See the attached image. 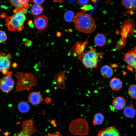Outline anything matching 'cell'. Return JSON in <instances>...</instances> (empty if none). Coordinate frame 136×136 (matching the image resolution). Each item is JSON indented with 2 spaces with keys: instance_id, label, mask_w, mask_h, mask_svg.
Listing matches in <instances>:
<instances>
[{
  "instance_id": "6da1fadb",
  "label": "cell",
  "mask_w": 136,
  "mask_h": 136,
  "mask_svg": "<svg viewBox=\"0 0 136 136\" xmlns=\"http://www.w3.org/2000/svg\"><path fill=\"white\" fill-rule=\"evenodd\" d=\"M73 22L75 29L81 32L91 33L94 31L96 27L94 20L92 17L81 12L77 13Z\"/></svg>"
},
{
  "instance_id": "7a4b0ae2",
  "label": "cell",
  "mask_w": 136,
  "mask_h": 136,
  "mask_svg": "<svg viewBox=\"0 0 136 136\" xmlns=\"http://www.w3.org/2000/svg\"><path fill=\"white\" fill-rule=\"evenodd\" d=\"M15 76L17 80L15 92L28 91L37 85L38 80L33 73L18 72Z\"/></svg>"
},
{
  "instance_id": "3957f363",
  "label": "cell",
  "mask_w": 136,
  "mask_h": 136,
  "mask_svg": "<svg viewBox=\"0 0 136 136\" xmlns=\"http://www.w3.org/2000/svg\"><path fill=\"white\" fill-rule=\"evenodd\" d=\"M104 54L97 52L94 48L91 46L89 50L85 52H83L79 55L78 58L86 68L92 69L97 68L99 59Z\"/></svg>"
},
{
  "instance_id": "277c9868",
  "label": "cell",
  "mask_w": 136,
  "mask_h": 136,
  "mask_svg": "<svg viewBox=\"0 0 136 136\" xmlns=\"http://www.w3.org/2000/svg\"><path fill=\"white\" fill-rule=\"evenodd\" d=\"M13 12L14 14L13 15L6 19V26L10 31H19L23 29L26 17L21 11L15 9Z\"/></svg>"
},
{
  "instance_id": "5b68a950",
  "label": "cell",
  "mask_w": 136,
  "mask_h": 136,
  "mask_svg": "<svg viewBox=\"0 0 136 136\" xmlns=\"http://www.w3.org/2000/svg\"><path fill=\"white\" fill-rule=\"evenodd\" d=\"M69 129L73 134L82 136L88 134L89 128L86 119L80 118L72 121L70 124Z\"/></svg>"
},
{
  "instance_id": "8992f818",
  "label": "cell",
  "mask_w": 136,
  "mask_h": 136,
  "mask_svg": "<svg viewBox=\"0 0 136 136\" xmlns=\"http://www.w3.org/2000/svg\"><path fill=\"white\" fill-rule=\"evenodd\" d=\"M12 73L9 72L0 79V89L3 92L8 93L13 89L14 81L12 78Z\"/></svg>"
},
{
  "instance_id": "52a82bcc",
  "label": "cell",
  "mask_w": 136,
  "mask_h": 136,
  "mask_svg": "<svg viewBox=\"0 0 136 136\" xmlns=\"http://www.w3.org/2000/svg\"><path fill=\"white\" fill-rule=\"evenodd\" d=\"M11 54H6L2 52H0V72L4 75H6L9 72L11 65Z\"/></svg>"
},
{
  "instance_id": "ba28073f",
  "label": "cell",
  "mask_w": 136,
  "mask_h": 136,
  "mask_svg": "<svg viewBox=\"0 0 136 136\" xmlns=\"http://www.w3.org/2000/svg\"><path fill=\"white\" fill-rule=\"evenodd\" d=\"M136 47L133 50H129L124 55L123 59L129 67L136 69Z\"/></svg>"
},
{
  "instance_id": "9c48e42d",
  "label": "cell",
  "mask_w": 136,
  "mask_h": 136,
  "mask_svg": "<svg viewBox=\"0 0 136 136\" xmlns=\"http://www.w3.org/2000/svg\"><path fill=\"white\" fill-rule=\"evenodd\" d=\"M65 71H60L59 72L55 74L54 77V81L56 86L59 89H64L66 88L65 79Z\"/></svg>"
},
{
  "instance_id": "30bf717a",
  "label": "cell",
  "mask_w": 136,
  "mask_h": 136,
  "mask_svg": "<svg viewBox=\"0 0 136 136\" xmlns=\"http://www.w3.org/2000/svg\"><path fill=\"white\" fill-rule=\"evenodd\" d=\"M34 24L35 27L40 31L45 29L47 27L48 20L44 15H41L36 18L34 20Z\"/></svg>"
},
{
  "instance_id": "8fae6325",
  "label": "cell",
  "mask_w": 136,
  "mask_h": 136,
  "mask_svg": "<svg viewBox=\"0 0 136 136\" xmlns=\"http://www.w3.org/2000/svg\"><path fill=\"white\" fill-rule=\"evenodd\" d=\"M98 136H121L120 132L115 126L104 128L98 133Z\"/></svg>"
},
{
  "instance_id": "7c38bea8",
  "label": "cell",
  "mask_w": 136,
  "mask_h": 136,
  "mask_svg": "<svg viewBox=\"0 0 136 136\" xmlns=\"http://www.w3.org/2000/svg\"><path fill=\"white\" fill-rule=\"evenodd\" d=\"M22 130L29 133L31 135L37 131L33 121L28 119L23 121L21 125Z\"/></svg>"
},
{
  "instance_id": "4fadbf2b",
  "label": "cell",
  "mask_w": 136,
  "mask_h": 136,
  "mask_svg": "<svg viewBox=\"0 0 136 136\" xmlns=\"http://www.w3.org/2000/svg\"><path fill=\"white\" fill-rule=\"evenodd\" d=\"M43 99L42 94L39 92L37 91L30 93L28 96L29 101L34 105L40 104L43 101Z\"/></svg>"
},
{
  "instance_id": "5bb4252c",
  "label": "cell",
  "mask_w": 136,
  "mask_h": 136,
  "mask_svg": "<svg viewBox=\"0 0 136 136\" xmlns=\"http://www.w3.org/2000/svg\"><path fill=\"white\" fill-rule=\"evenodd\" d=\"M30 1L27 0H9V3L14 7L16 9L21 11L24 9L29 8V2Z\"/></svg>"
},
{
  "instance_id": "9a60e30c",
  "label": "cell",
  "mask_w": 136,
  "mask_h": 136,
  "mask_svg": "<svg viewBox=\"0 0 136 136\" xmlns=\"http://www.w3.org/2000/svg\"><path fill=\"white\" fill-rule=\"evenodd\" d=\"M126 101L125 98L121 96L115 97L112 102V105L114 109L117 110H121L126 106Z\"/></svg>"
},
{
  "instance_id": "2e32d148",
  "label": "cell",
  "mask_w": 136,
  "mask_h": 136,
  "mask_svg": "<svg viewBox=\"0 0 136 136\" xmlns=\"http://www.w3.org/2000/svg\"><path fill=\"white\" fill-rule=\"evenodd\" d=\"M110 86L113 90L118 91L120 90L123 86V82L119 78L114 77L111 79L110 82Z\"/></svg>"
},
{
  "instance_id": "e0dca14e",
  "label": "cell",
  "mask_w": 136,
  "mask_h": 136,
  "mask_svg": "<svg viewBox=\"0 0 136 136\" xmlns=\"http://www.w3.org/2000/svg\"><path fill=\"white\" fill-rule=\"evenodd\" d=\"M123 113L124 116L129 118H134L135 115L136 110L132 105L126 106L124 108Z\"/></svg>"
},
{
  "instance_id": "ac0fdd59",
  "label": "cell",
  "mask_w": 136,
  "mask_h": 136,
  "mask_svg": "<svg viewBox=\"0 0 136 136\" xmlns=\"http://www.w3.org/2000/svg\"><path fill=\"white\" fill-rule=\"evenodd\" d=\"M100 72L102 76L105 78H110L113 74V69L110 66L107 65H104L101 67Z\"/></svg>"
},
{
  "instance_id": "d6986e66",
  "label": "cell",
  "mask_w": 136,
  "mask_h": 136,
  "mask_svg": "<svg viewBox=\"0 0 136 136\" xmlns=\"http://www.w3.org/2000/svg\"><path fill=\"white\" fill-rule=\"evenodd\" d=\"M106 38L105 36L101 33L97 34L94 39L95 45L98 47H101L104 46L106 43Z\"/></svg>"
},
{
  "instance_id": "ffe728a7",
  "label": "cell",
  "mask_w": 136,
  "mask_h": 136,
  "mask_svg": "<svg viewBox=\"0 0 136 136\" xmlns=\"http://www.w3.org/2000/svg\"><path fill=\"white\" fill-rule=\"evenodd\" d=\"M44 10L43 7L41 5L34 4L32 6L30 10L31 14L37 16L40 15Z\"/></svg>"
},
{
  "instance_id": "44dd1931",
  "label": "cell",
  "mask_w": 136,
  "mask_h": 136,
  "mask_svg": "<svg viewBox=\"0 0 136 136\" xmlns=\"http://www.w3.org/2000/svg\"><path fill=\"white\" fill-rule=\"evenodd\" d=\"M103 115L100 113L95 114L93 117L92 123L94 126L100 125L104 120Z\"/></svg>"
},
{
  "instance_id": "7402d4cb",
  "label": "cell",
  "mask_w": 136,
  "mask_h": 136,
  "mask_svg": "<svg viewBox=\"0 0 136 136\" xmlns=\"http://www.w3.org/2000/svg\"><path fill=\"white\" fill-rule=\"evenodd\" d=\"M121 3L127 9V12L129 13L131 15L133 14L134 11L135 10L136 8L132 6L131 0H122L121 1Z\"/></svg>"
},
{
  "instance_id": "603a6c76",
  "label": "cell",
  "mask_w": 136,
  "mask_h": 136,
  "mask_svg": "<svg viewBox=\"0 0 136 136\" xmlns=\"http://www.w3.org/2000/svg\"><path fill=\"white\" fill-rule=\"evenodd\" d=\"M17 107L19 111L23 113L28 112L30 109L29 104L24 101L20 102L18 105Z\"/></svg>"
},
{
  "instance_id": "cb8c5ba5",
  "label": "cell",
  "mask_w": 136,
  "mask_h": 136,
  "mask_svg": "<svg viewBox=\"0 0 136 136\" xmlns=\"http://www.w3.org/2000/svg\"><path fill=\"white\" fill-rule=\"evenodd\" d=\"M84 43L81 45V44H77L75 45L74 48L72 49V52L70 53L74 55H80L83 52L85 47Z\"/></svg>"
},
{
  "instance_id": "d4e9b609",
  "label": "cell",
  "mask_w": 136,
  "mask_h": 136,
  "mask_svg": "<svg viewBox=\"0 0 136 136\" xmlns=\"http://www.w3.org/2000/svg\"><path fill=\"white\" fill-rule=\"evenodd\" d=\"M76 15V14L74 11H68L65 13L64 17L66 22H72L73 21Z\"/></svg>"
},
{
  "instance_id": "484cf974",
  "label": "cell",
  "mask_w": 136,
  "mask_h": 136,
  "mask_svg": "<svg viewBox=\"0 0 136 136\" xmlns=\"http://www.w3.org/2000/svg\"><path fill=\"white\" fill-rule=\"evenodd\" d=\"M136 85L132 84L129 87L128 90V93L130 98L132 99L136 98Z\"/></svg>"
},
{
  "instance_id": "4316f807",
  "label": "cell",
  "mask_w": 136,
  "mask_h": 136,
  "mask_svg": "<svg viewBox=\"0 0 136 136\" xmlns=\"http://www.w3.org/2000/svg\"><path fill=\"white\" fill-rule=\"evenodd\" d=\"M7 38L6 33L3 31L0 30V43L5 42L7 39Z\"/></svg>"
},
{
  "instance_id": "83f0119b",
  "label": "cell",
  "mask_w": 136,
  "mask_h": 136,
  "mask_svg": "<svg viewBox=\"0 0 136 136\" xmlns=\"http://www.w3.org/2000/svg\"><path fill=\"white\" fill-rule=\"evenodd\" d=\"M29 133L22 130L20 132L14 134L13 136H31Z\"/></svg>"
},
{
  "instance_id": "f1b7e54d",
  "label": "cell",
  "mask_w": 136,
  "mask_h": 136,
  "mask_svg": "<svg viewBox=\"0 0 136 136\" xmlns=\"http://www.w3.org/2000/svg\"><path fill=\"white\" fill-rule=\"evenodd\" d=\"M89 0H78V4L80 6H84L87 5L89 3Z\"/></svg>"
},
{
  "instance_id": "f546056e",
  "label": "cell",
  "mask_w": 136,
  "mask_h": 136,
  "mask_svg": "<svg viewBox=\"0 0 136 136\" xmlns=\"http://www.w3.org/2000/svg\"><path fill=\"white\" fill-rule=\"evenodd\" d=\"M33 2L35 4L40 5H41L45 1V0H33Z\"/></svg>"
},
{
  "instance_id": "4dcf8cb0",
  "label": "cell",
  "mask_w": 136,
  "mask_h": 136,
  "mask_svg": "<svg viewBox=\"0 0 136 136\" xmlns=\"http://www.w3.org/2000/svg\"><path fill=\"white\" fill-rule=\"evenodd\" d=\"M45 135L46 136H62L58 132L55 134L48 133L47 135Z\"/></svg>"
},
{
  "instance_id": "1f68e13d",
  "label": "cell",
  "mask_w": 136,
  "mask_h": 136,
  "mask_svg": "<svg viewBox=\"0 0 136 136\" xmlns=\"http://www.w3.org/2000/svg\"><path fill=\"white\" fill-rule=\"evenodd\" d=\"M31 44V41L28 40L26 41L25 42V45L27 46H30Z\"/></svg>"
},
{
  "instance_id": "d6a6232c",
  "label": "cell",
  "mask_w": 136,
  "mask_h": 136,
  "mask_svg": "<svg viewBox=\"0 0 136 136\" xmlns=\"http://www.w3.org/2000/svg\"><path fill=\"white\" fill-rule=\"evenodd\" d=\"M28 25L30 27L32 28L34 26L31 20H30L28 22Z\"/></svg>"
},
{
  "instance_id": "836d02e7",
  "label": "cell",
  "mask_w": 136,
  "mask_h": 136,
  "mask_svg": "<svg viewBox=\"0 0 136 136\" xmlns=\"http://www.w3.org/2000/svg\"><path fill=\"white\" fill-rule=\"evenodd\" d=\"M45 101V102L47 104L50 103L51 101L50 99L48 98H46Z\"/></svg>"
},
{
  "instance_id": "e575fe53",
  "label": "cell",
  "mask_w": 136,
  "mask_h": 136,
  "mask_svg": "<svg viewBox=\"0 0 136 136\" xmlns=\"http://www.w3.org/2000/svg\"><path fill=\"white\" fill-rule=\"evenodd\" d=\"M53 1L55 2H58L60 3H62L63 2V0H54Z\"/></svg>"
},
{
  "instance_id": "d590c367",
  "label": "cell",
  "mask_w": 136,
  "mask_h": 136,
  "mask_svg": "<svg viewBox=\"0 0 136 136\" xmlns=\"http://www.w3.org/2000/svg\"><path fill=\"white\" fill-rule=\"evenodd\" d=\"M61 33L60 32L58 31L56 32V35L58 37L61 36Z\"/></svg>"
}]
</instances>
